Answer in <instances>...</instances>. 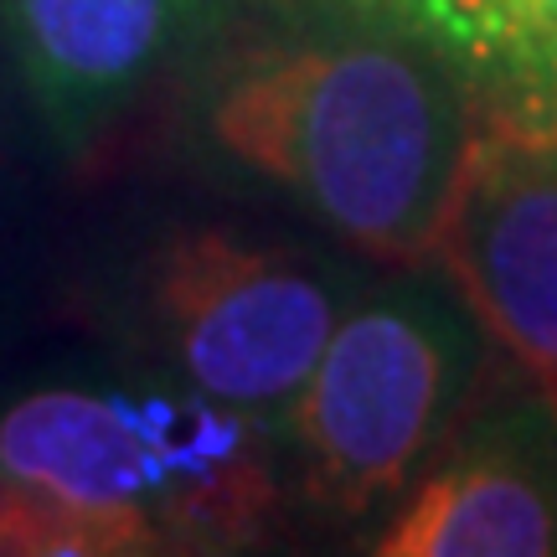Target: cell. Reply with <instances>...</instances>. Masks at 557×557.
I'll list each match as a JSON object with an SVG mask.
<instances>
[{
	"label": "cell",
	"mask_w": 557,
	"mask_h": 557,
	"mask_svg": "<svg viewBox=\"0 0 557 557\" xmlns=\"http://www.w3.org/2000/svg\"><path fill=\"white\" fill-rule=\"evenodd\" d=\"M197 124L222 160L393 269L434 259L480 129L470 94L429 47L357 16L346 32L222 58Z\"/></svg>",
	"instance_id": "cell-1"
},
{
	"label": "cell",
	"mask_w": 557,
	"mask_h": 557,
	"mask_svg": "<svg viewBox=\"0 0 557 557\" xmlns=\"http://www.w3.org/2000/svg\"><path fill=\"white\" fill-rule=\"evenodd\" d=\"M485 382V336L455 289L403 274L351 295L274 434L305 496L372 517L444 449Z\"/></svg>",
	"instance_id": "cell-2"
},
{
	"label": "cell",
	"mask_w": 557,
	"mask_h": 557,
	"mask_svg": "<svg viewBox=\"0 0 557 557\" xmlns=\"http://www.w3.org/2000/svg\"><path fill=\"white\" fill-rule=\"evenodd\" d=\"M346 305V269L233 227H181L145 269V310L186 387L269 423L310 377Z\"/></svg>",
	"instance_id": "cell-3"
},
{
	"label": "cell",
	"mask_w": 557,
	"mask_h": 557,
	"mask_svg": "<svg viewBox=\"0 0 557 557\" xmlns=\"http://www.w3.org/2000/svg\"><path fill=\"white\" fill-rule=\"evenodd\" d=\"M434 263L480 336L557 408V135L480 124Z\"/></svg>",
	"instance_id": "cell-4"
},
{
	"label": "cell",
	"mask_w": 557,
	"mask_h": 557,
	"mask_svg": "<svg viewBox=\"0 0 557 557\" xmlns=\"http://www.w3.org/2000/svg\"><path fill=\"white\" fill-rule=\"evenodd\" d=\"M382 557H557V408L517 372L470 398L418 480L393 500Z\"/></svg>",
	"instance_id": "cell-5"
},
{
	"label": "cell",
	"mask_w": 557,
	"mask_h": 557,
	"mask_svg": "<svg viewBox=\"0 0 557 557\" xmlns=\"http://www.w3.org/2000/svg\"><path fill=\"white\" fill-rule=\"evenodd\" d=\"M218 0H0V32L41 124L88 150L212 26Z\"/></svg>",
	"instance_id": "cell-6"
},
{
	"label": "cell",
	"mask_w": 557,
	"mask_h": 557,
	"mask_svg": "<svg viewBox=\"0 0 557 557\" xmlns=\"http://www.w3.org/2000/svg\"><path fill=\"white\" fill-rule=\"evenodd\" d=\"M0 470L94 527L103 557L165 553L160 455L139 398L47 387L0 413Z\"/></svg>",
	"instance_id": "cell-7"
},
{
	"label": "cell",
	"mask_w": 557,
	"mask_h": 557,
	"mask_svg": "<svg viewBox=\"0 0 557 557\" xmlns=\"http://www.w3.org/2000/svg\"><path fill=\"white\" fill-rule=\"evenodd\" d=\"M160 455L156 527L165 553H238L278 521L274 423L186 387L139 398Z\"/></svg>",
	"instance_id": "cell-8"
},
{
	"label": "cell",
	"mask_w": 557,
	"mask_h": 557,
	"mask_svg": "<svg viewBox=\"0 0 557 557\" xmlns=\"http://www.w3.org/2000/svg\"><path fill=\"white\" fill-rule=\"evenodd\" d=\"M444 67L480 124L557 135V0H480Z\"/></svg>",
	"instance_id": "cell-9"
},
{
	"label": "cell",
	"mask_w": 557,
	"mask_h": 557,
	"mask_svg": "<svg viewBox=\"0 0 557 557\" xmlns=\"http://www.w3.org/2000/svg\"><path fill=\"white\" fill-rule=\"evenodd\" d=\"M0 557H99L83 517L0 470Z\"/></svg>",
	"instance_id": "cell-10"
}]
</instances>
